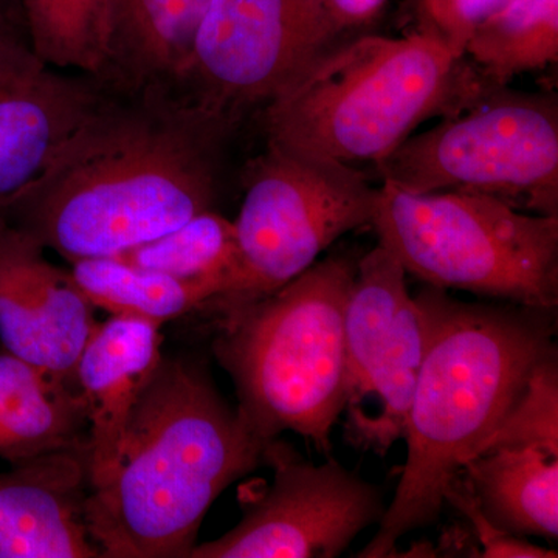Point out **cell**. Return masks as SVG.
I'll return each instance as SVG.
<instances>
[{
	"label": "cell",
	"instance_id": "obj_10",
	"mask_svg": "<svg viewBox=\"0 0 558 558\" xmlns=\"http://www.w3.org/2000/svg\"><path fill=\"white\" fill-rule=\"evenodd\" d=\"M427 343L424 304L379 244L357 260L344 318V435L352 447L384 457L402 439Z\"/></svg>",
	"mask_w": 558,
	"mask_h": 558
},
{
	"label": "cell",
	"instance_id": "obj_11",
	"mask_svg": "<svg viewBox=\"0 0 558 558\" xmlns=\"http://www.w3.org/2000/svg\"><path fill=\"white\" fill-rule=\"evenodd\" d=\"M263 462L274 469V483L245 506L236 526L197 543L189 558H332L384 519L380 488L333 459L314 464L277 438Z\"/></svg>",
	"mask_w": 558,
	"mask_h": 558
},
{
	"label": "cell",
	"instance_id": "obj_15",
	"mask_svg": "<svg viewBox=\"0 0 558 558\" xmlns=\"http://www.w3.org/2000/svg\"><path fill=\"white\" fill-rule=\"evenodd\" d=\"M160 325L112 315L81 352L75 385L86 407L90 490L102 486L119 462L138 399L161 359Z\"/></svg>",
	"mask_w": 558,
	"mask_h": 558
},
{
	"label": "cell",
	"instance_id": "obj_12",
	"mask_svg": "<svg viewBox=\"0 0 558 558\" xmlns=\"http://www.w3.org/2000/svg\"><path fill=\"white\" fill-rule=\"evenodd\" d=\"M106 92L40 60L25 27L0 33V222Z\"/></svg>",
	"mask_w": 558,
	"mask_h": 558
},
{
	"label": "cell",
	"instance_id": "obj_25",
	"mask_svg": "<svg viewBox=\"0 0 558 558\" xmlns=\"http://www.w3.org/2000/svg\"><path fill=\"white\" fill-rule=\"evenodd\" d=\"M446 502H450L468 517L476 538L481 545L480 557L483 558H556L557 553L554 549L542 548V546L532 545L519 537L510 534L488 519L484 510L481 509L478 499L472 494L468 484L461 476H458L446 492Z\"/></svg>",
	"mask_w": 558,
	"mask_h": 558
},
{
	"label": "cell",
	"instance_id": "obj_26",
	"mask_svg": "<svg viewBox=\"0 0 558 558\" xmlns=\"http://www.w3.org/2000/svg\"><path fill=\"white\" fill-rule=\"evenodd\" d=\"M325 3L337 27L348 35L376 21L389 0H325Z\"/></svg>",
	"mask_w": 558,
	"mask_h": 558
},
{
	"label": "cell",
	"instance_id": "obj_23",
	"mask_svg": "<svg viewBox=\"0 0 558 558\" xmlns=\"http://www.w3.org/2000/svg\"><path fill=\"white\" fill-rule=\"evenodd\" d=\"M497 446H538L558 453V374L556 355L532 371L519 398L481 451ZM476 453V454H478Z\"/></svg>",
	"mask_w": 558,
	"mask_h": 558
},
{
	"label": "cell",
	"instance_id": "obj_6",
	"mask_svg": "<svg viewBox=\"0 0 558 558\" xmlns=\"http://www.w3.org/2000/svg\"><path fill=\"white\" fill-rule=\"evenodd\" d=\"M407 274L553 311L558 303V215H526L476 191L414 194L381 182L373 223Z\"/></svg>",
	"mask_w": 558,
	"mask_h": 558
},
{
	"label": "cell",
	"instance_id": "obj_21",
	"mask_svg": "<svg viewBox=\"0 0 558 558\" xmlns=\"http://www.w3.org/2000/svg\"><path fill=\"white\" fill-rule=\"evenodd\" d=\"M36 54L101 83L108 60V0H21Z\"/></svg>",
	"mask_w": 558,
	"mask_h": 558
},
{
	"label": "cell",
	"instance_id": "obj_24",
	"mask_svg": "<svg viewBox=\"0 0 558 558\" xmlns=\"http://www.w3.org/2000/svg\"><path fill=\"white\" fill-rule=\"evenodd\" d=\"M417 31L439 39L458 58H464L470 36L506 0H410Z\"/></svg>",
	"mask_w": 558,
	"mask_h": 558
},
{
	"label": "cell",
	"instance_id": "obj_2",
	"mask_svg": "<svg viewBox=\"0 0 558 558\" xmlns=\"http://www.w3.org/2000/svg\"><path fill=\"white\" fill-rule=\"evenodd\" d=\"M418 300L428 343L402 438L407 461L379 532L359 557L395 556L398 542L438 520L446 492L554 355L553 311L462 303L427 286Z\"/></svg>",
	"mask_w": 558,
	"mask_h": 558
},
{
	"label": "cell",
	"instance_id": "obj_16",
	"mask_svg": "<svg viewBox=\"0 0 558 558\" xmlns=\"http://www.w3.org/2000/svg\"><path fill=\"white\" fill-rule=\"evenodd\" d=\"M211 0H108L109 90H167Z\"/></svg>",
	"mask_w": 558,
	"mask_h": 558
},
{
	"label": "cell",
	"instance_id": "obj_13",
	"mask_svg": "<svg viewBox=\"0 0 558 558\" xmlns=\"http://www.w3.org/2000/svg\"><path fill=\"white\" fill-rule=\"evenodd\" d=\"M38 241L0 222V343L3 351L75 385L76 363L97 328V307Z\"/></svg>",
	"mask_w": 558,
	"mask_h": 558
},
{
	"label": "cell",
	"instance_id": "obj_8",
	"mask_svg": "<svg viewBox=\"0 0 558 558\" xmlns=\"http://www.w3.org/2000/svg\"><path fill=\"white\" fill-rule=\"evenodd\" d=\"M374 165L381 182L409 193L476 191L556 216L557 95L487 87L462 112L410 135Z\"/></svg>",
	"mask_w": 558,
	"mask_h": 558
},
{
	"label": "cell",
	"instance_id": "obj_9",
	"mask_svg": "<svg viewBox=\"0 0 558 558\" xmlns=\"http://www.w3.org/2000/svg\"><path fill=\"white\" fill-rule=\"evenodd\" d=\"M343 36L325 0H211L165 92L234 128Z\"/></svg>",
	"mask_w": 558,
	"mask_h": 558
},
{
	"label": "cell",
	"instance_id": "obj_5",
	"mask_svg": "<svg viewBox=\"0 0 558 558\" xmlns=\"http://www.w3.org/2000/svg\"><path fill=\"white\" fill-rule=\"evenodd\" d=\"M357 260L328 256L263 299L218 314L213 349L263 442L293 432L332 450L347 400L344 318Z\"/></svg>",
	"mask_w": 558,
	"mask_h": 558
},
{
	"label": "cell",
	"instance_id": "obj_17",
	"mask_svg": "<svg viewBox=\"0 0 558 558\" xmlns=\"http://www.w3.org/2000/svg\"><path fill=\"white\" fill-rule=\"evenodd\" d=\"M86 407L78 389L0 352V459L10 465L53 451L87 447Z\"/></svg>",
	"mask_w": 558,
	"mask_h": 558
},
{
	"label": "cell",
	"instance_id": "obj_14",
	"mask_svg": "<svg viewBox=\"0 0 558 558\" xmlns=\"http://www.w3.org/2000/svg\"><path fill=\"white\" fill-rule=\"evenodd\" d=\"M89 451H53L0 473V558H101L86 502Z\"/></svg>",
	"mask_w": 558,
	"mask_h": 558
},
{
	"label": "cell",
	"instance_id": "obj_20",
	"mask_svg": "<svg viewBox=\"0 0 558 558\" xmlns=\"http://www.w3.org/2000/svg\"><path fill=\"white\" fill-rule=\"evenodd\" d=\"M464 57L492 86L556 64L558 0H506L475 28Z\"/></svg>",
	"mask_w": 558,
	"mask_h": 558
},
{
	"label": "cell",
	"instance_id": "obj_7",
	"mask_svg": "<svg viewBox=\"0 0 558 558\" xmlns=\"http://www.w3.org/2000/svg\"><path fill=\"white\" fill-rule=\"evenodd\" d=\"M377 191L351 163L267 145L250 163L233 222L238 269L204 307L220 314L288 284L343 234L373 223Z\"/></svg>",
	"mask_w": 558,
	"mask_h": 558
},
{
	"label": "cell",
	"instance_id": "obj_3",
	"mask_svg": "<svg viewBox=\"0 0 558 558\" xmlns=\"http://www.w3.org/2000/svg\"><path fill=\"white\" fill-rule=\"evenodd\" d=\"M266 446L199 366L161 359L117 468L87 497L90 538L102 558H189L213 502Z\"/></svg>",
	"mask_w": 558,
	"mask_h": 558
},
{
	"label": "cell",
	"instance_id": "obj_18",
	"mask_svg": "<svg viewBox=\"0 0 558 558\" xmlns=\"http://www.w3.org/2000/svg\"><path fill=\"white\" fill-rule=\"evenodd\" d=\"M464 483L484 513L510 534L558 537V453L538 446H497L465 462Z\"/></svg>",
	"mask_w": 558,
	"mask_h": 558
},
{
	"label": "cell",
	"instance_id": "obj_22",
	"mask_svg": "<svg viewBox=\"0 0 558 558\" xmlns=\"http://www.w3.org/2000/svg\"><path fill=\"white\" fill-rule=\"evenodd\" d=\"M116 258L175 278L218 281L223 293L238 269L236 231L231 220L207 209Z\"/></svg>",
	"mask_w": 558,
	"mask_h": 558
},
{
	"label": "cell",
	"instance_id": "obj_19",
	"mask_svg": "<svg viewBox=\"0 0 558 558\" xmlns=\"http://www.w3.org/2000/svg\"><path fill=\"white\" fill-rule=\"evenodd\" d=\"M70 274L95 307L160 326L201 310L223 289L218 281L175 278L116 256L73 260Z\"/></svg>",
	"mask_w": 558,
	"mask_h": 558
},
{
	"label": "cell",
	"instance_id": "obj_27",
	"mask_svg": "<svg viewBox=\"0 0 558 558\" xmlns=\"http://www.w3.org/2000/svg\"><path fill=\"white\" fill-rule=\"evenodd\" d=\"M16 27H25L21 0H0V33Z\"/></svg>",
	"mask_w": 558,
	"mask_h": 558
},
{
	"label": "cell",
	"instance_id": "obj_4",
	"mask_svg": "<svg viewBox=\"0 0 558 558\" xmlns=\"http://www.w3.org/2000/svg\"><path fill=\"white\" fill-rule=\"evenodd\" d=\"M490 84L427 32L343 36L263 108L267 145L344 161L385 159L429 117Z\"/></svg>",
	"mask_w": 558,
	"mask_h": 558
},
{
	"label": "cell",
	"instance_id": "obj_1",
	"mask_svg": "<svg viewBox=\"0 0 558 558\" xmlns=\"http://www.w3.org/2000/svg\"><path fill=\"white\" fill-rule=\"evenodd\" d=\"M231 131L168 92L108 89L3 223L69 264L120 255L215 208Z\"/></svg>",
	"mask_w": 558,
	"mask_h": 558
}]
</instances>
